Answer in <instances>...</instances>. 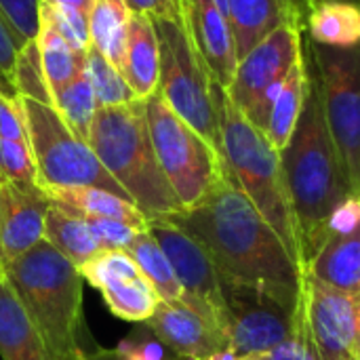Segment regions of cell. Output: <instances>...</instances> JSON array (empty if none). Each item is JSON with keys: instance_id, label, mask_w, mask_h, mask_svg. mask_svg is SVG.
<instances>
[{"instance_id": "14", "label": "cell", "mask_w": 360, "mask_h": 360, "mask_svg": "<svg viewBox=\"0 0 360 360\" xmlns=\"http://www.w3.org/2000/svg\"><path fill=\"white\" fill-rule=\"evenodd\" d=\"M177 4L188 38L209 76L221 89H228L238 65L230 19L215 0H179Z\"/></svg>"}, {"instance_id": "26", "label": "cell", "mask_w": 360, "mask_h": 360, "mask_svg": "<svg viewBox=\"0 0 360 360\" xmlns=\"http://www.w3.org/2000/svg\"><path fill=\"white\" fill-rule=\"evenodd\" d=\"M36 40L40 46V59H42L46 84L53 97L84 68L86 53L74 51L68 44V40L57 32V27L49 21V17H44L42 13H40V30Z\"/></svg>"}, {"instance_id": "28", "label": "cell", "mask_w": 360, "mask_h": 360, "mask_svg": "<svg viewBox=\"0 0 360 360\" xmlns=\"http://www.w3.org/2000/svg\"><path fill=\"white\" fill-rule=\"evenodd\" d=\"M97 291L101 293L110 312L129 323H146L160 304V297L143 274L105 283Z\"/></svg>"}, {"instance_id": "45", "label": "cell", "mask_w": 360, "mask_h": 360, "mask_svg": "<svg viewBox=\"0 0 360 360\" xmlns=\"http://www.w3.org/2000/svg\"><path fill=\"white\" fill-rule=\"evenodd\" d=\"M200 360H240L238 354H234L230 348H226V350H219V352H215V354H211V356H207V359H200Z\"/></svg>"}, {"instance_id": "43", "label": "cell", "mask_w": 360, "mask_h": 360, "mask_svg": "<svg viewBox=\"0 0 360 360\" xmlns=\"http://www.w3.org/2000/svg\"><path fill=\"white\" fill-rule=\"evenodd\" d=\"M40 2H51V4L72 6V8H76V11H80V13L89 15V13H91V8H93V2H95V0H40Z\"/></svg>"}, {"instance_id": "40", "label": "cell", "mask_w": 360, "mask_h": 360, "mask_svg": "<svg viewBox=\"0 0 360 360\" xmlns=\"http://www.w3.org/2000/svg\"><path fill=\"white\" fill-rule=\"evenodd\" d=\"M25 42L15 34V30L8 25V21L0 13V80L11 84L13 72H15V59L19 49Z\"/></svg>"}, {"instance_id": "46", "label": "cell", "mask_w": 360, "mask_h": 360, "mask_svg": "<svg viewBox=\"0 0 360 360\" xmlns=\"http://www.w3.org/2000/svg\"><path fill=\"white\" fill-rule=\"evenodd\" d=\"M240 360H270L266 354H249V356H240Z\"/></svg>"}, {"instance_id": "10", "label": "cell", "mask_w": 360, "mask_h": 360, "mask_svg": "<svg viewBox=\"0 0 360 360\" xmlns=\"http://www.w3.org/2000/svg\"><path fill=\"white\" fill-rule=\"evenodd\" d=\"M302 55V30L293 23H285L238 59L226 95L232 105L262 133L268 127L270 110L287 76Z\"/></svg>"}, {"instance_id": "31", "label": "cell", "mask_w": 360, "mask_h": 360, "mask_svg": "<svg viewBox=\"0 0 360 360\" xmlns=\"http://www.w3.org/2000/svg\"><path fill=\"white\" fill-rule=\"evenodd\" d=\"M13 91L19 97H27L40 103H49L53 105V97L46 84V76L42 70V59H40V46L38 40H27L15 59V72H13V80H11Z\"/></svg>"}, {"instance_id": "7", "label": "cell", "mask_w": 360, "mask_h": 360, "mask_svg": "<svg viewBox=\"0 0 360 360\" xmlns=\"http://www.w3.org/2000/svg\"><path fill=\"white\" fill-rule=\"evenodd\" d=\"M19 99L36 165V181L42 190L93 186L131 200L105 171L91 146L68 129L53 105L27 97Z\"/></svg>"}, {"instance_id": "52", "label": "cell", "mask_w": 360, "mask_h": 360, "mask_svg": "<svg viewBox=\"0 0 360 360\" xmlns=\"http://www.w3.org/2000/svg\"><path fill=\"white\" fill-rule=\"evenodd\" d=\"M359 200H360V196H359Z\"/></svg>"}, {"instance_id": "34", "label": "cell", "mask_w": 360, "mask_h": 360, "mask_svg": "<svg viewBox=\"0 0 360 360\" xmlns=\"http://www.w3.org/2000/svg\"><path fill=\"white\" fill-rule=\"evenodd\" d=\"M40 13L49 17V21L57 27V32L68 40V44L78 51L86 53L91 46V27H89V15L63 6V4H51V2H40Z\"/></svg>"}, {"instance_id": "4", "label": "cell", "mask_w": 360, "mask_h": 360, "mask_svg": "<svg viewBox=\"0 0 360 360\" xmlns=\"http://www.w3.org/2000/svg\"><path fill=\"white\" fill-rule=\"evenodd\" d=\"M89 146L148 221L184 211L158 165L146 120V99L99 108L89 133Z\"/></svg>"}, {"instance_id": "33", "label": "cell", "mask_w": 360, "mask_h": 360, "mask_svg": "<svg viewBox=\"0 0 360 360\" xmlns=\"http://www.w3.org/2000/svg\"><path fill=\"white\" fill-rule=\"evenodd\" d=\"M78 270L80 276L95 289L118 278H133L143 274L135 264V259L129 255V251H99L93 259L82 264Z\"/></svg>"}, {"instance_id": "15", "label": "cell", "mask_w": 360, "mask_h": 360, "mask_svg": "<svg viewBox=\"0 0 360 360\" xmlns=\"http://www.w3.org/2000/svg\"><path fill=\"white\" fill-rule=\"evenodd\" d=\"M51 200L40 186L0 181V262L11 264L44 240Z\"/></svg>"}, {"instance_id": "20", "label": "cell", "mask_w": 360, "mask_h": 360, "mask_svg": "<svg viewBox=\"0 0 360 360\" xmlns=\"http://www.w3.org/2000/svg\"><path fill=\"white\" fill-rule=\"evenodd\" d=\"M228 19L238 59L285 23H293L302 30L295 13L285 0H228Z\"/></svg>"}, {"instance_id": "2", "label": "cell", "mask_w": 360, "mask_h": 360, "mask_svg": "<svg viewBox=\"0 0 360 360\" xmlns=\"http://www.w3.org/2000/svg\"><path fill=\"white\" fill-rule=\"evenodd\" d=\"M281 167L297 224L304 270V264L325 240L333 211L354 196L325 122L319 84L310 68L304 112L287 148L281 152Z\"/></svg>"}, {"instance_id": "9", "label": "cell", "mask_w": 360, "mask_h": 360, "mask_svg": "<svg viewBox=\"0 0 360 360\" xmlns=\"http://www.w3.org/2000/svg\"><path fill=\"white\" fill-rule=\"evenodd\" d=\"M146 120L158 165L181 207L190 209L198 205L226 175L224 158L158 93L146 99Z\"/></svg>"}, {"instance_id": "36", "label": "cell", "mask_w": 360, "mask_h": 360, "mask_svg": "<svg viewBox=\"0 0 360 360\" xmlns=\"http://www.w3.org/2000/svg\"><path fill=\"white\" fill-rule=\"evenodd\" d=\"M135 327L118 346L122 360H179L156 335L146 323H137Z\"/></svg>"}, {"instance_id": "41", "label": "cell", "mask_w": 360, "mask_h": 360, "mask_svg": "<svg viewBox=\"0 0 360 360\" xmlns=\"http://www.w3.org/2000/svg\"><path fill=\"white\" fill-rule=\"evenodd\" d=\"M133 13L148 15L152 19H181L179 4L175 0H124Z\"/></svg>"}, {"instance_id": "1", "label": "cell", "mask_w": 360, "mask_h": 360, "mask_svg": "<svg viewBox=\"0 0 360 360\" xmlns=\"http://www.w3.org/2000/svg\"><path fill=\"white\" fill-rule=\"evenodd\" d=\"M167 219L205 247L224 289L247 291L289 312L295 308L302 268L228 171L198 205Z\"/></svg>"}, {"instance_id": "35", "label": "cell", "mask_w": 360, "mask_h": 360, "mask_svg": "<svg viewBox=\"0 0 360 360\" xmlns=\"http://www.w3.org/2000/svg\"><path fill=\"white\" fill-rule=\"evenodd\" d=\"M0 181L15 186H38L30 143L0 137Z\"/></svg>"}, {"instance_id": "44", "label": "cell", "mask_w": 360, "mask_h": 360, "mask_svg": "<svg viewBox=\"0 0 360 360\" xmlns=\"http://www.w3.org/2000/svg\"><path fill=\"white\" fill-rule=\"evenodd\" d=\"M84 360H122V356L116 348H95L84 356Z\"/></svg>"}, {"instance_id": "24", "label": "cell", "mask_w": 360, "mask_h": 360, "mask_svg": "<svg viewBox=\"0 0 360 360\" xmlns=\"http://www.w3.org/2000/svg\"><path fill=\"white\" fill-rule=\"evenodd\" d=\"M131 8L124 0H95L89 13L91 44L116 68L122 70Z\"/></svg>"}, {"instance_id": "8", "label": "cell", "mask_w": 360, "mask_h": 360, "mask_svg": "<svg viewBox=\"0 0 360 360\" xmlns=\"http://www.w3.org/2000/svg\"><path fill=\"white\" fill-rule=\"evenodd\" d=\"M304 57L316 78L325 122L350 190L360 196V46L331 49L308 38Z\"/></svg>"}, {"instance_id": "37", "label": "cell", "mask_w": 360, "mask_h": 360, "mask_svg": "<svg viewBox=\"0 0 360 360\" xmlns=\"http://www.w3.org/2000/svg\"><path fill=\"white\" fill-rule=\"evenodd\" d=\"M0 13L23 42L38 36L40 0H0Z\"/></svg>"}, {"instance_id": "5", "label": "cell", "mask_w": 360, "mask_h": 360, "mask_svg": "<svg viewBox=\"0 0 360 360\" xmlns=\"http://www.w3.org/2000/svg\"><path fill=\"white\" fill-rule=\"evenodd\" d=\"M217 110L221 129V158L230 177L247 194L262 217L274 228L291 257L302 268V249L295 215L287 196L281 154L266 133L255 129L228 99L226 89H217Z\"/></svg>"}, {"instance_id": "38", "label": "cell", "mask_w": 360, "mask_h": 360, "mask_svg": "<svg viewBox=\"0 0 360 360\" xmlns=\"http://www.w3.org/2000/svg\"><path fill=\"white\" fill-rule=\"evenodd\" d=\"M82 219L89 224L101 251H127L135 234L139 232L137 228L118 219H108V217H82Z\"/></svg>"}, {"instance_id": "49", "label": "cell", "mask_w": 360, "mask_h": 360, "mask_svg": "<svg viewBox=\"0 0 360 360\" xmlns=\"http://www.w3.org/2000/svg\"><path fill=\"white\" fill-rule=\"evenodd\" d=\"M0 84H6V82H4V80H0ZM6 86H11V84H6ZM11 89H13V86H11Z\"/></svg>"}, {"instance_id": "29", "label": "cell", "mask_w": 360, "mask_h": 360, "mask_svg": "<svg viewBox=\"0 0 360 360\" xmlns=\"http://www.w3.org/2000/svg\"><path fill=\"white\" fill-rule=\"evenodd\" d=\"M53 108L68 124V129L82 141L89 143L93 118L99 110L86 70L82 68L61 91L53 95Z\"/></svg>"}, {"instance_id": "13", "label": "cell", "mask_w": 360, "mask_h": 360, "mask_svg": "<svg viewBox=\"0 0 360 360\" xmlns=\"http://www.w3.org/2000/svg\"><path fill=\"white\" fill-rule=\"evenodd\" d=\"M224 295L228 304L224 333L234 354H268L287 338L293 310L289 312L247 291L224 289Z\"/></svg>"}, {"instance_id": "51", "label": "cell", "mask_w": 360, "mask_h": 360, "mask_svg": "<svg viewBox=\"0 0 360 360\" xmlns=\"http://www.w3.org/2000/svg\"><path fill=\"white\" fill-rule=\"evenodd\" d=\"M175 2H179V0H175Z\"/></svg>"}, {"instance_id": "11", "label": "cell", "mask_w": 360, "mask_h": 360, "mask_svg": "<svg viewBox=\"0 0 360 360\" xmlns=\"http://www.w3.org/2000/svg\"><path fill=\"white\" fill-rule=\"evenodd\" d=\"M148 230L171 262L184 291V304L224 331L228 321L224 285L205 247L169 219H152Z\"/></svg>"}, {"instance_id": "19", "label": "cell", "mask_w": 360, "mask_h": 360, "mask_svg": "<svg viewBox=\"0 0 360 360\" xmlns=\"http://www.w3.org/2000/svg\"><path fill=\"white\" fill-rule=\"evenodd\" d=\"M120 72L137 99H148L150 95L156 93L160 55H158V38L152 17L141 13H131L124 63Z\"/></svg>"}, {"instance_id": "30", "label": "cell", "mask_w": 360, "mask_h": 360, "mask_svg": "<svg viewBox=\"0 0 360 360\" xmlns=\"http://www.w3.org/2000/svg\"><path fill=\"white\" fill-rule=\"evenodd\" d=\"M84 70L89 74L95 99L99 108H114V105H124L137 101L133 89L124 80L122 72L116 70L93 44L86 51V61Z\"/></svg>"}, {"instance_id": "39", "label": "cell", "mask_w": 360, "mask_h": 360, "mask_svg": "<svg viewBox=\"0 0 360 360\" xmlns=\"http://www.w3.org/2000/svg\"><path fill=\"white\" fill-rule=\"evenodd\" d=\"M0 137L27 143V127L21 99L6 84H0Z\"/></svg>"}, {"instance_id": "50", "label": "cell", "mask_w": 360, "mask_h": 360, "mask_svg": "<svg viewBox=\"0 0 360 360\" xmlns=\"http://www.w3.org/2000/svg\"><path fill=\"white\" fill-rule=\"evenodd\" d=\"M0 270H2V262H0Z\"/></svg>"}, {"instance_id": "6", "label": "cell", "mask_w": 360, "mask_h": 360, "mask_svg": "<svg viewBox=\"0 0 360 360\" xmlns=\"http://www.w3.org/2000/svg\"><path fill=\"white\" fill-rule=\"evenodd\" d=\"M152 23L160 55L156 93L221 156V129L217 110L219 84L213 82L205 63L194 51L181 19H152Z\"/></svg>"}, {"instance_id": "42", "label": "cell", "mask_w": 360, "mask_h": 360, "mask_svg": "<svg viewBox=\"0 0 360 360\" xmlns=\"http://www.w3.org/2000/svg\"><path fill=\"white\" fill-rule=\"evenodd\" d=\"M285 2H287V4L291 6V11L295 13V17H297L300 25H302V30H306L308 15H310V11H312L310 0H285Z\"/></svg>"}, {"instance_id": "32", "label": "cell", "mask_w": 360, "mask_h": 360, "mask_svg": "<svg viewBox=\"0 0 360 360\" xmlns=\"http://www.w3.org/2000/svg\"><path fill=\"white\" fill-rule=\"evenodd\" d=\"M266 356L270 360H321L302 293L293 308L287 338L276 348H272Z\"/></svg>"}, {"instance_id": "12", "label": "cell", "mask_w": 360, "mask_h": 360, "mask_svg": "<svg viewBox=\"0 0 360 360\" xmlns=\"http://www.w3.org/2000/svg\"><path fill=\"white\" fill-rule=\"evenodd\" d=\"M302 297L321 360H360V293H344L302 272Z\"/></svg>"}, {"instance_id": "21", "label": "cell", "mask_w": 360, "mask_h": 360, "mask_svg": "<svg viewBox=\"0 0 360 360\" xmlns=\"http://www.w3.org/2000/svg\"><path fill=\"white\" fill-rule=\"evenodd\" d=\"M49 200L55 207H61L63 211H70L80 217H108V219H118L124 221L137 230L148 228V217L127 198L93 188V186H82V188H55V190H44Z\"/></svg>"}, {"instance_id": "23", "label": "cell", "mask_w": 360, "mask_h": 360, "mask_svg": "<svg viewBox=\"0 0 360 360\" xmlns=\"http://www.w3.org/2000/svg\"><path fill=\"white\" fill-rule=\"evenodd\" d=\"M306 86H308V65H306V57L302 55V59L295 63V68L287 76V80L270 110L268 127L264 131L268 141L274 146V150H278V154L287 148V143L300 122V116H302L304 103H306Z\"/></svg>"}, {"instance_id": "3", "label": "cell", "mask_w": 360, "mask_h": 360, "mask_svg": "<svg viewBox=\"0 0 360 360\" xmlns=\"http://www.w3.org/2000/svg\"><path fill=\"white\" fill-rule=\"evenodd\" d=\"M2 272L34 321L51 360H84L91 335L84 323L80 270L53 249L38 243L23 257L4 264Z\"/></svg>"}, {"instance_id": "16", "label": "cell", "mask_w": 360, "mask_h": 360, "mask_svg": "<svg viewBox=\"0 0 360 360\" xmlns=\"http://www.w3.org/2000/svg\"><path fill=\"white\" fill-rule=\"evenodd\" d=\"M146 325L179 360L207 359L228 348L224 331L186 304L160 302Z\"/></svg>"}, {"instance_id": "17", "label": "cell", "mask_w": 360, "mask_h": 360, "mask_svg": "<svg viewBox=\"0 0 360 360\" xmlns=\"http://www.w3.org/2000/svg\"><path fill=\"white\" fill-rule=\"evenodd\" d=\"M304 274L344 293H360V224L329 234L304 264Z\"/></svg>"}, {"instance_id": "27", "label": "cell", "mask_w": 360, "mask_h": 360, "mask_svg": "<svg viewBox=\"0 0 360 360\" xmlns=\"http://www.w3.org/2000/svg\"><path fill=\"white\" fill-rule=\"evenodd\" d=\"M127 251L135 259V264L139 266L143 276L150 281V285L154 287L160 302L184 304V291H181L179 281L175 278L171 262H169L162 247L158 245V240L152 236V232L148 228L139 230L135 234V238H133V243H131V247Z\"/></svg>"}, {"instance_id": "22", "label": "cell", "mask_w": 360, "mask_h": 360, "mask_svg": "<svg viewBox=\"0 0 360 360\" xmlns=\"http://www.w3.org/2000/svg\"><path fill=\"white\" fill-rule=\"evenodd\" d=\"M306 32L312 42L331 49L360 46V4L331 0L312 6Z\"/></svg>"}, {"instance_id": "18", "label": "cell", "mask_w": 360, "mask_h": 360, "mask_svg": "<svg viewBox=\"0 0 360 360\" xmlns=\"http://www.w3.org/2000/svg\"><path fill=\"white\" fill-rule=\"evenodd\" d=\"M0 359L2 360H51L49 350L0 270Z\"/></svg>"}, {"instance_id": "47", "label": "cell", "mask_w": 360, "mask_h": 360, "mask_svg": "<svg viewBox=\"0 0 360 360\" xmlns=\"http://www.w3.org/2000/svg\"><path fill=\"white\" fill-rule=\"evenodd\" d=\"M323 2H331V0H310V6H316V4H323ZM344 2H354V4H360V0H344Z\"/></svg>"}, {"instance_id": "25", "label": "cell", "mask_w": 360, "mask_h": 360, "mask_svg": "<svg viewBox=\"0 0 360 360\" xmlns=\"http://www.w3.org/2000/svg\"><path fill=\"white\" fill-rule=\"evenodd\" d=\"M44 240L63 257H68L76 268H80L101 251L89 224L80 215L63 211L53 202L44 219Z\"/></svg>"}, {"instance_id": "48", "label": "cell", "mask_w": 360, "mask_h": 360, "mask_svg": "<svg viewBox=\"0 0 360 360\" xmlns=\"http://www.w3.org/2000/svg\"><path fill=\"white\" fill-rule=\"evenodd\" d=\"M215 4L224 11V15L228 17V0H215Z\"/></svg>"}]
</instances>
